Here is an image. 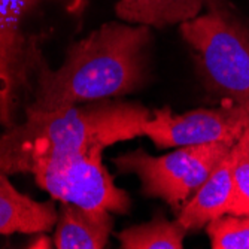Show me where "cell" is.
Returning <instances> with one entry per match:
<instances>
[{"instance_id": "15", "label": "cell", "mask_w": 249, "mask_h": 249, "mask_svg": "<svg viewBox=\"0 0 249 249\" xmlns=\"http://www.w3.org/2000/svg\"><path fill=\"white\" fill-rule=\"evenodd\" d=\"M51 240L45 236L43 233H39V236H37V239L36 240H33L32 243H30V246L29 248H51Z\"/></svg>"}, {"instance_id": "14", "label": "cell", "mask_w": 249, "mask_h": 249, "mask_svg": "<svg viewBox=\"0 0 249 249\" xmlns=\"http://www.w3.org/2000/svg\"><path fill=\"white\" fill-rule=\"evenodd\" d=\"M233 154V198L231 215H249V125L231 149Z\"/></svg>"}, {"instance_id": "5", "label": "cell", "mask_w": 249, "mask_h": 249, "mask_svg": "<svg viewBox=\"0 0 249 249\" xmlns=\"http://www.w3.org/2000/svg\"><path fill=\"white\" fill-rule=\"evenodd\" d=\"M47 0H0V124H15L21 96L43 60L30 29Z\"/></svg>"}, {"instance_id": "2", "label": "cell", "mask_w": 249, "mask_h": 249, "mask_svg": "<svg viewBox=\"0 0 249 249\" xmlns=\"http://www.w3.org/2000/svg\"><path fill=\"white\" fill-rule=\"evenodd\" d=\"M151 114L139 103L115 99L48 112L27 107L24 121L0 134V170L33 175L45 164L143 136Z\"/></svg>"}, {"instance_id": "1", "label": "cell", "mask_w": 249, "mask_h": 249, "mask_svg": "<svg viewBox=\"0 0 249 249\" xmlns=\"http://www.w3.org/2000/svg\"><path fill=\"white\" fill-rule=\"evenodd\" d=\"M151 40V27L105 22L72 45L58 69L40 61L29 107L48 112L134 93L148 81Z\"/></svg>"}, {"instance_id": "3", "label": "cell", "mask_w": 249, "mask_h": 249, "mask_svg": "<svg viewBox=\"0 0 249 249\" xmlns=\"http://www.w3.org/2000/svg\"><path fill=\"white\" fill-rule=\"evenodd\" d=\"M179 32L208 93L249 112V27L236 6L205 0L203 11Z\"/></svg>"}, {"instance_id": "4", "label": "cell", "mask_w": 249, "mask_h": 249, "mask_svg": "<svg viewBox=\"0 0 249 249\" xmlns=\"http://www.w3.org/2000/svg\"><path fill=\"white\" fill-rule=\"evenodd\" d=\"M234 145V141H216L179 146L160 157L136 149L115 158V164L121 173L139 178L143 196L166 201L179 213Z\"/></svg>"}, {"instance_id": "10", "label": "cell", "mask_w": 249, "mask_h": 249, "mask_svg": "<svg viewBox=\"0 0 249 249\" xmlns=\"http://www.w3.org/2000/svg\"><path fill=\"white\" fill-rule=\"evenodd\" d=\"M114 229V218L103 209H85L63 203L53 245L57 249H103Z\"/></svg>"}, {"instance_id": "13", "label": "cell", "mask_w": 249, "mask_h": 249, "mask_svg": "<svg viewBox=\"0 0 249 249\" xmlns=\"http://www.w3.org/2000/svg\"><path fill=\"white\" fill-rule=\"evenodd\" d=\"M212 249H249V215L225 213L206 225Z\"/></svg>"}, {"instance_id": "9", "label": "cell", "mask_w": 249, "mask_h": 249, "mask_svg": "<svg viewBox=\"0 0 249 249\" xmlns=\"http://www.w3.org/2000/svg\"><path fill=\"white\" fill-rule=\"evenodd\" d=\"M57 209L53 201H35L21 194L0 170V234L48 233L57 224Z\"/></svg>"}, {"instance_id": "7", "label": "cell", "mask_w": 249, "mask_h": 249, "mask_svg": "<svg viewBox=\"0 0 249 249\" xmlns=\"http://www.w3.org/2000/svg\"><path fill=\"white\" fill-rule=\"evenodd\" d=\"M249 125V112L222 103L219 107L173 114L170 106L155 109L143 124V136L160 148H179L216 141L237 142Z\"/></svg>"}, {"instance_id": "6", "label": "cell", "mask_w": 249, "mask_h": 249, "mask_svg": "<svg viewBox=\"0 0 249 249\" xmlns=\"http://www.w3.org/2000/svg\"><path fill=\"white\" fill-rule=\"evenodd\" d=\"M102 152L91 151L45 164L33 173L36 184L61 203L125 215L131 208V198L115 185L102 163Z\"/></svg>"}, {"instance_id": "12", "label": "cell", "mask_w": 249, "mask_h": 249, "mask_svg": "<svg viewBox=\"0 0 249 249\" xmlns=\"http://www.w3.org/2000/svg\"><path fill=\"white\" fill-rule=\"evenodd\" d=\"M188 230L176 221L157 213L149 222L133 225L118 234L123 249H182Z\"/></svg>"}, {"instance_id": "8", "label": "cell", "mask_w": 249, "mask_h": 249, "mask_svg": "<svg viewBox=\"0 0 249 249\" xmlns=\"http://www.w3.org/2000/svg\"><path fill=\"white\" fill-rule=\"evenodd\" d=\"M231 172L233 154L230 151L178 213V221L188 231L200 230L211 221L229 213L233 198Z\"/></svg>"}, {"instance_id": "11", "label": "cell", "mask_w": 249, "mask_h": 249, "mask_svg": "<svg viewBox=\"0 0 249 249\" xmlns=\"http://www.w3.org/2000/svg\"><path fill=\"white\" fill-rule=\"evenodd\" d=\"M203 8L205 0H118L115 14L128 24L164 29L196 18Z\"/></svg>"}]
</instances>
